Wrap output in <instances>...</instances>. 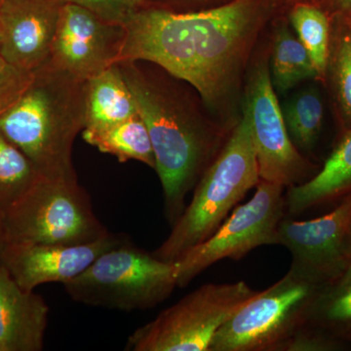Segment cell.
<instances>
[{"instance_id": "1", "label": "cell", "mask_w": 351, "mask_h": 351, "mask_svg": "<svg viewBox=\"0 0 351 351\" xmlns=\"http://www.w3.org/2000/svg\"><path fill=\"white\" fill-rule=\"evenodd\" d=\"M263 21L260 0H235L191 13L138 7L124 24L119 63L156 64L189 83L208 107L218 110L237 90Z\"/></svg>"}, {"instance_id": "2", "label": "cell", "mask_w": 351, "mask_h": 351, "mask_svg": "<svg viewBox=\"0 0 351 351\" xmlns=\"http://www.w3.org/2000/svg\"><path fill=\"white\" fill-rule=\"evenodd\" d=\"M117 64L149 130L154 170L162 186L164 215L173 226L186 209V195L228 138L193 112L179 92L147 71L142 61Z\"/></svg>"}, {"instance_id": "3", "label": "cell", "mask_w": 351, "mask_h": 351, "mask_svg": "<svg viewBox=\"0 0 351 351\" xmlns=\"http://www.w3.org/2000/svg\"><path fill=\"white\" fill-rule=\"evenodd\" d=\"M86 82L47 62L34 71L31 85L0 117V133L41 177L78 182L73 147L84 129Z\"/></svg>"}, {"instance_id": "4", "label": "cell", "mask_w": 351, "mask_h": 351, "mask_svg": "<svg viewBox=\"0 0 351 351\" xmlns=\"http://www.w3.org/2000/svg\"><path fill=\"white\" fill-rule=\"evenodd\" d=\"M260 181L250 121L243 110L226 145L196 184L191 203L152 254L165 262H178L209 239Z\"/></svg>"}, {"instance_id": "5", "label": "cell", "mask_w": 351, "mask_h": 351, "mask_svg": "<svg viewBox=\"0 0 351 351\" xmlns=\"http://www.w3.org/2000/svg\"><path fill=\"white\" fill-rule=\"evenodd\" d=\"M64 286L71 300L86 306L147 311L162 304L178 287L177 263L160 260L129 239Z\"/></svg>"}, {"instance_id": "6", "label": "cell", "mask_w": 351, "mask_h": 351, "mask_svg": "<svg viewBox=\"0 0 351 351\" xmlns=\"http://www.w3.org/2000/svg\"><path fill=\"white\" fill-rule=\"evenodd\" d=\"M2 230V244H82L108 232L78 182L43 177L6 214Z\"/></svg>"}, {"instance_id": "7", "label": "cell", "mask_w": 351, "mask_h": 351, "mask_svg": "<svg viewBox=\"0 0 351 351\" xmlns=\"http://www.w3.org/2000/svg\"><path fill=\"white\" fill-rule=\"evenodd\" d=\"M258 291L244 281L205 284L135 330L128 351H209L215 335Z\"/></svg>"}, {"instance_id": "8", "label": "cell", "mask_w": 351, "mask_h": 351, "mask_svg": "<svg viewBox=\"0 0 351 351\" xmlns=\"http://www.w3.org/2000/svg\"><path fill=\"white\" fill-rule=\"evenodd\" d=\"M323 286V285H322ZM322 286L289 270L249 300L215 335L209 351H281L308 320Z\"/></svg>"}, {"instance_id": "9", "label": "cell", "mask_w": 351, "mask_h": 351, "mask_svg": "<svg viewBox=\"0 0 351 351\" xmlns=\"http://www.w3.org/2000/svg\"><path fill=\"white\" fill-rule=\"evenodd\" d=\"M285 213L284 186L261 180L248 202L235 208L209 239L176 262L178 287H186L223 258L239 261L258 247L277 245V228Z\"/></svg>"}, {"instance_id": "10", "label": "cell", "mask_w": 351, "mask_h": 351, "mask_svg": "<svg viewBox=\"0 0 351 351\" xmlns=\"http://www.w3.org/2000/svg\"><path fill=\"white\" fill-rule=\"evenodd\" d=\"M243 110L250 121L261 180L291 188L316 174L289 136L267 64L252 71Z\"/></svg>"}, {"instance_id": "11", "label": "cell", "mask_w": 351, "mask_h": 351, "mask_svg": "<svg viewBox=\"0 0 351 351\" xmlns=\"http://www.w3.org/2000/svg\"><path fill=\"white\" fill-rule=\"evenodd\" d=\"M351 219V195L322 217L307 221L283 218L277 245L292 255L290 270L322 286L341 276L350 265L346 243Z\"/></svg>"}, {"instance_id": "12", "label": "cell", "mask_w": 351, "mask_h": 351, "mask_svg": "<svg viewBox=\"0 0 351 351\" xmlns=\"http://www.w3.org/2000/svg\"><path fill=\"white\" fill-rule=\"evenodd\" d=\"M125 36L124 25L108 22L84 7L66 2L47 62L88 80L119 63Z\"/></svg>"}, {"instance_id": "13", "label": "cell", "mask_w": 351, "mask_h": 351, "mask_svg": "<svg viewBox=\"0 0 351 351\" xmlns=\"http://www.w3.org/2000/svg\"><path fill=\"white\" fill-rule=\"evenodd\" d=\"M129 240L112 233L87 243L75 245L2 244L0 265L23 290L34 291L46 283H66L93 263L105 252Z\"/></svg>"}, {"instance_id": "14", "label": "cell", "mask_w": 351, "mask_h": 351, "mask_svg": "<svg viewBox=\"0 0 351 351\" xmlns=\"http://www.w3.org/2000/svg\"><path fill=\"white\" fill-rule=\"evenodd\" d=\"M64 0H0V57L34 71L47 63Z\"/></svg>"}, {"instance_id": "15", "label": "cell", "mask_w": 351, "mask_h": 351, "mask_svg": "<svg viewBox=\"0 0 351 351\" xmlns=\"http://www.w3.org/2000/svg\"><path fill=\"white\" fill-rule=\"evenodd\" d=\"M49 306L41 295L25 291L0 265V351H40Z\"/></svg>"}, {"instance_id": "16", "label": "cell", "mask_w": 351, "mask_h": 351, "mask_svg": "<svg viewBox=\"0 0 351 351\" xmlns=\"http://www.w3.org/2000/svg\"><path fill=\"white\" fill-rule=\"evenodd\" d=\"M351 195V131L346 134L324 166L311 179L288 188L286 212L300 215L316 207L338 204Z\"/></svg>"}, {"instance_id": "17", "label": "cell", "mask_w": 351, "mask_h": 351, "mask_svg": "<svg viewBox=\"0 0 351 351\" xmlns=\"http://www.w3.org/2000/svg\"><path fill=\"white\" fill-rule=\"evenodd\" d=\"M137 113L135 97L119 64H112L87 80L83 131L105 130Z\"/></svg>"}, {"instance_id": "18", "label": "cell", "mask_w": 351, "mask_h": 351, "mask_svg": "<svg viewBox=\"0 0 351 351\" xmlns=\"http://www.w3.org/2000/svg\"><path fill=\"white\" fill-rule=\"evenodd\" d=\"M307 324L351 346V263L341 276L319 289Z\"/></svg>"}, {"instance_id": "19", "label": "cell", "mask_w": 351, "mask_h": 351, "mask_svg": "<svg viewBox=\"0 0 351 351\" xmlns=\"http://www.w3.org/2000/svg\"><path fill=\"white\" fill-rule=\"evenodd\" d=\"M83 140L120 162L136 160L156 168V157L149 130L140 113L125 121L98 132L82 131Z\"/></svg>"}, {"instance_id": "20", "label": "cell", "mask_w": 351, "mask_h": 351, "mask_svg": "<svg viewBox=\"0 0 351 351\" xmlns=\"http://www.w3.org/2000/svg\"><path fill=\"white\" fill-rule=\"evenodd\" d=\"M270 77L277 91L286 92L307 78L317 77L313 61L301 41L286 27L276 29Z\"/></svg>"}, {"instance_id": "21", "label": "cell", "mask_w": 351, "mask_h": 351, "mask_svg": "<svg viewBox=\"0 0 351 351\" xmlns=\"http://www.w3.org/2000/svg\"><path fill=\"white\" fill-rule=\"evenodd\" d=\"M40 177L31 160L0 133V219Z\"/></svg>"}, {"instance_id": "22", "label": "cell", "mask_w": 351, "mask_h": 351, "mask_svg": "<svg viewBox=\"0 0 351 351\" xmlns=\"http://www.w3.org/2000/svg\"><path fill=\"white\" fill-rule=\"evenodd\" d=\"M283 117L295 147L309 152L319 137L323 123V105L313 90L302 91L291 99L284 108Z\"/></svg>"}, {"instance_id": "23", "label": "cell", "mask_w": 351, "mask_h": 351, "mask_svg": "<svg viewBox=\"0 0 351 351\" xmlns=\"http://www.w3.org/2000/svg\"><path fill=\"white\" fill-rule=\"evenodd\" d=\"M298 38L306 47L317 77L326 73L329 55V24L325 14L309 4H298L290 15Z\"/></svg>"}, {"instance_id": "24", "label": "cell", "mask_w": 351, "mask_h": 351, "mask_svg": "<svg viewBox=\"0 0 351 351\" xmlns=\"http://www.w3.org/2000/svg\"><path fill=\"white\" fill-rule=\"evenodd\" d=\"M34 80V71L21 69L0 57V117L16 103Z\"/></svg>"}, {"instance_id": "25", "label": "cell", "mask_w": 351, "mask_h": 351, "mask_svg": "<svg viewBox=\"0 0 351 351\" xmlns=\"http://www.w3.org/2000/svg\"><path fill=\"white\" fill-rule=\"evenodd\" d=\"M346 348L350 346L306 323L293 335L281 351H339L348 350Z\"/></svg>"}, {"instance_id": "26", "label": "cell", "mask_w": 351, "mask_h": 351, "mask_svg": "<svg viewBox=\"0 0 351 351\" xmlns=\"http://www.w3.org/2000/svg\"><path fill=\"white\" fill-rule=\"evenodd\" d=\"M91 11L101 19L124 25L138 8L133 0H64Z\"/></svg>"}, {"instance_id": "27", "label": "cell", "mask_w": 351, "mask_h": 351, "mask_svg": "<svg viewBox=\"0 0 351 351\" xmlns=\"http://www.w3.org/2000/svg\"><path fill=\"white\" fill-rule=\"evenodd\" d=\"M337 80L339 99L351 119V38L345 36L339 45L338 60H337Z\"/></svg>"}, {"instance_id": "28", "label": "cell", "mask_w": 351, "mask_h": 351, "mask_svg": "<svg viewBox=\"0 0 351 351\" xmlns=\"http://www.w3.org/2000/svg\"><path fill=\"white\" fill-rule=\"evenodd\" d=\"M346 255H348V260H350L351 263V219L350 228H348V237H346Z\"/></svg>"}, {"instance_id": "29", "label": "cell", "mask_w": 351, "mask_h": 351, "mask_svg": "<svg viewBox=\"0 0 351 351\" xmlns=\"http://www.w3.org/2000/svg\"><path fill=\"white\" fill-rule=\"evenodd\" d=\"M3 243V230H2V219H0V246Z\"/></svg>"}, {"instance_id": "30", "label": "cell", "mask_w": 351, "mask_h": 351, "mask_svg": "<svg viewBox=\"0 0 351 351\" xmlns=\"http://www.w3.org/2000/svg\"><path fill=\"white\" fill-rule=\"evenodd\" d=\"M343 6H351V0H341Z\"/></svg>"}, {"instance_id": "31", "label": "cell", "mask_w": 351, "mask_h": 351, "mask_svg": "<svg viewBox=\"0 0 351 351\" xmlns=\"http://www.w3.org/2000/svg\"><path fill=\"white\" fill-rule=\"evenodd\" d=\"M143 1H144V0H133L134 3H135L138 7H140Z\"/></svg>"}, {"instance_id": "32", "label": "cell", "mask_w": 351, "mask_h": 351, "mask_svg": "<svg viewBox=\"0 0 351 351\" xmlns=\"http://www.w3.org/2000/svg\"><path fill=\"white\" fill-rule=\"evenodd\" d=\"M0 47H1V36H0Z\"/></svg>"}]
</instances>
